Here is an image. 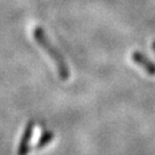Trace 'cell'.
I'll list each match as a JSON object with an SVG mask.
<instances>
[{
	"label": "cell",
	"instance_id": "obj_1",
	"mask_svg": "<svg viewBox=\"0 0 155 155\" xmlns=\"http://www.w3.org/2000/svg\"><path fill=\"white\" fill-rule=\"evenodd\" d=\"M33 38L37 41V44L46 52V54L50 56L53 60L54 64H55L56 69H58V74L59 77L61 78L62 81H67L69 76H70V71H69V67L67 64L64 58L62 56V54L59 52V50L53 46V44L50 41V39L47 38L46 33H45L44 29L37 27L33 30Z\"/></svg>",
	"mask_w": 155,
	"mask_h": 155
},
{
	"label": "cell",
	"instance_id": "obj_2",
	"mask_svg": "<svg viewBox=\"0 0 155 155\" xmlns=\"http://www.w3.org/2000/svg\"><path fill=\"white\" fill-rule=\"evenodd\" d=\"M33 129H35V123H33V121H29V122L27 123L25 129H24L22 138L20 140L18 147H17V155H28L29 154L30 141H31V139H32Z\"/></svg>",
	"mask_w": 155,
	"mask_h": 155
},
{
	"label": "cell",
	"instance_id": "obj_3",
	"mask_svg": "<svg viewBox=\"0 0 155 155\" xmlns=\"http://www.w3.org/2000/svg\"><path fill=\"white\" fill-rule=\"evenodd\" d=\"M132 60L136 64L141 67L146 74H148L150 76H155V63L141 52L134 51L132 53Z\"/></svg>",
	"mask_w": 155,
	"mask_h": 155
},
{
	"label": "cell",
	"instance_id": "obj_4",
	"mask_svg": "<svg viewBox=\"0 0 155 155\" xmlns=\"http://www.w3.org/2000/svg\"><path fill=\"white\" fill-rule=\"evenodd\" d=\"M53 138H54V133L52 132V131H45V132L40 136L38 143L36 145V148H37V150L44 148L45 146H47V145L53 140Z\"/></svg>",
	"mask_w": 155,
	"mask_h": 155
},
{
	"label": "cell",
	"instance_id": "obj_5",
	"mask_svg": "<svg viewBox=\"0 0 155 155\" xmlns=\"http://www.w3.org/2000/svg\"><path fill=\"white\" fill-rule=\"evenodd\" d=\"M153 50H154V52H155V40L153 41Z\"/></svg>",
	"mask_w": 155,
	"mask_h": 155
}]
</instances>
